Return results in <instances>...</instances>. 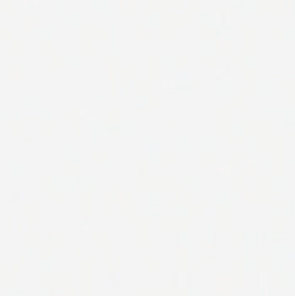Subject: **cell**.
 Instances as JSON below:
<instances>
[{
	"mask_svg": "<svg viewBox=\"0 0 295 296\" xmlns=\"http://www.w3.org/2000/svg\"><path fill=\"white\" fill-rule=\"evenodd\" d=\"M12 198H11V202L13 204H21L22 202L24 201V193L21 192V191H15L12 192L11 194Z\"/></svg>",
	"mask_w": 295,
	"mask_h": 296,
	"instance_id": "6da1fadb",
	"label": "cell"
},
{
	"mask_svg": "<svg viewBox=\"0 0 295 296\" xmlns=\"http://www.w3.org/2000/svg\"><path fill=\"white\" fill-rule=\"evenodd\" d=\"M260 282L261 286H267L269 282V276L266 274H262L260 275Z\"/></svg>",
	"mask_w": 295,
	"mask_h": 296,
	"instance_id": "7a4b0ae2",
	"label": "cell"
}]
</instances>
